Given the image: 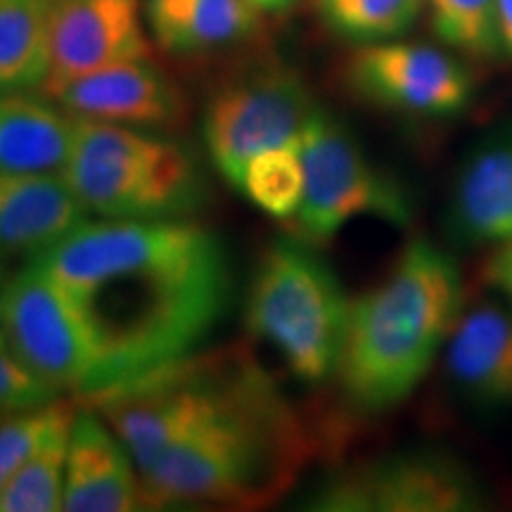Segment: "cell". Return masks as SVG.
<instances>
[{
    "label": "cell",
    "instance_id": "16",
    "mask_svg": "<svg viewBox=\"0 0 512 512\" xmlns=\"http://www.w3.org/2000/svg\"><path fill=\"white\" fill-rule=\"evenodd\" d=\"M446 368L475 401L512 403V313L494 304L460 313L446 342Z\"/></svg>",
    "mask_w": 512,
    "mask_h": 512
},
{
    "label": "cell",
    "instance_id": "20",
    "mask_svg": "<svg viewBox=\"0 0 512 512\" xmlns=\"http://www.w3.org/2000/svg\"><path fill=\"white\" fill-rule=\"evenodd\" d=\"M74 418L55 427L46 441L36 448L34 456L0 489V512L62 510L69 434H72Z\"/></svg>",
    "mask_w": 512,
    "mask_h": 512
},
{
    "label": "cell",
    "instance_id": "15",
    "mask_svg": "<svg viewBox=\"0 0 512 512\" xmlns=\"http://www.w3.org/2000/svg\"><path fill=\"white\" fill-rule=\"evenodd\" d=\"M451 226L465 245H503L512 238V131L486 140L463 164Z\"/></svg>",
    "mask_w": 512,
    "mask_h": 512
},
{
    "label": "cell",
    "instance_id": "21",
    "mask_svg": "<svg viewBox=\"0 0 512 512\" xmlns=\"http://www.w3.org/2000/svg\"><path fill=\"white\" fill-rule=\"evenodd\" d=\"M238 190L264 214L292 221L304 195L302 138L256 155L247 164Z\"/></svg>",
    "mask_w": 512,
    "mask_h": 512
},
{
    "label": "cell",
    "instance_id": "18",
    "mask_svg": "<svg viewBox=\"0 0 512 512\" xmlns=\"http://www.w3.org/2000/svg\"><path fill=\"white\" fill-rule=\"evenodd\" d=\"M76 119L62 107L29 98H0V174L62 171L74 145Z\"/></svg>",
    "mask_w": 512,
    "mask_h": 512
},
{
    "label": "cell",
    "instance_id": "23",
    "mask_svg": "<svg viewBox=\"0 0 512 512\" xmlns=\"http://www.w3.org/2000/svg\"><path fill=\"white\" fill-rule=\"evenodd\" d=\"M74 415L76 411L72 403L55 396L53 401L19 408L0 420V489L34 456V451L46 441L50 432L62 422L72 420Z\"/></svg>",
    "mask_w": 512,
    "mask_h": 512
},
{
    "label": "cell",
    "instance_id": "28",
    "mask_svg": "<svg viewBox=\"0 0 512 512\" xmlns=\"http://www.w3.org/2000/svg\"><path fill=\"white\" fill-rule=\"evenodd\" d=\"M247 3H252L254 8H259L264 12H283L290 8L294 0H247Z\"/></svg>",
    "mask_w": 512,
    "mask_h": 512
},
{
    "label": "cell",
    "instance_id": "9",
    "mask_svg": "<svg viewBox=\"0 0 512 512\" xmlns=\"http://www.w3.org/2000/svg\"><path fill=\"white\" fill-rule=\"evenodd\" d=\"M484 503L465 465L425 451L339 472L311 496V508L330 512H470Z\"/></svg>",
    "mask_w": 512,
    "mask_h": 512
},
{
    "label": "cell",
    "instance_id": "25",
    "mask_svg": "<svg viewBox=\"0 0 512 512\" xmlns=\"http://www.w3.org/2000/svg\"><path fill=\"white\" fill-rule=\"evenodd\" d=\"M55 392L29 373L0 332V411H19L55 399Z\"/></svg>",
    "mask_w": 512,
    "mask_h": 512
},
{
    "label": "cell",
    "instance_id": "4",
    "mask_svg": "<svg viewBox=\"0 0 512 512\" xmlns=\"http://www.w3.org/2000/svg\"><path fill=\"white\" fill-rule=\"evenodd\" d=\"M76 119L62 176L88 214L100 219H183L202 204L195 157L143 128Z\"/></svg>",
    "mask_w": 512,
    "mask_h": 512
},
{
    "label": "cell",
    "instance_id": "5",
    "mask_svg": "<svg viewBox=\"0 0 512 512\" xmlns=\"http://www.w3.org/2000/svg\"><path fill=\"white\" fill-rule=\"evenodd\" d=\"M351 299L332 268L299 238L275 240L256 266L247 328L304 382L337 373Z\"/></svg>",
    "mask_w": 512,
    "mask_h": 512
},
{
    "label": "cell",
    "instance_id": "11",
    "mask_svg": "<svg viewBox=\"0 0 512 512\" xmlns=\"http://www.w3.org/2000/svg\"><path fill=\"white\" fill-rule=\"evenodd\" d=\"M147 55L138 0H50L41 91L53 95L64 83Z\"/></svg>",
    "mask_w": 512,
    "mask_h": 512
},
{
    "label": "cell",
    "instance_id": "2",
    "mask_svg": "<svg viewBox=\"0 0 512 512\" xmlns=\"http://www.w3.org/2000/svg\"><path fill=\"white\" fill-rule=\"evenodd\" d=\"M309 448L271 380L256 368H230L214 413L140 472V505H259L297 477Z\"/></svg>",
    "mask_w": 512,
    "mask_h": 512
},
{
    "label": "cell",
    "instance_id": "14",
    "mask_svg": "<svg viewBox=\"0 0 512 512\" xmlns=\"http://www.w3.org/2000/svg\"><path fill=\"white\" fill-rule=\"evenodd\" d=\"M86 214L62 171L0 174V264L36 259L79 228Z\"/></svg>",
    "mask_w": 512,
    "mask_h": 512
},
{
    "label": "cell",
    "instance_id": "1",
    "mask_svg": "<svg viewBox=\"0 0 512 512\" xmlns=\"http://www.w3.org/2000/svg\"><path fill=\"white\" fill-rule=\"evenodd\" d=\"M36 261L91 337L98 375L88 399L195 356L233 285L219 235L185 219L83 221Z\"/></svg>",
    "mask_w": 512,
    "mask_h": 512
},
{
    "label": "cell",
    "instance_id": "6",
    "mask_svg": "<svg viewBox=\"0 0 512 512\" xmlns=\"http://www.w3.org/2000/svg\"><path fill=\"white\" fill-rule=\"evenodd\" d=\"M304 195L294 214V238L318 247L356 219L406 226L411 197L366 157L339 121L316 107L302 131Z\"/></svg>",
    "mask_w": 512,
    "mask_h": 512
},
{
    "label": "cell",
    "instance_id": "13",
    "mask_svg": "<svg viewBox=\"0 0 512 512\" xmlns=\"http://www.w3.org/2000/svg\"><path fill=\"white\" fill-rule=\"evenodd\" d=\"M140 505V472L131 451L100 415L76 413L69 434L62 510L131 512Z\"/></svg>",
    "mask_w": 512,
    "mask_h": 512
},
{
    "label": "cell",
    "instance_id": "17",
    "mask_svg": "<svg viewBox=\"0 0 512 512\" xmlns=\"http://www.w3.org/2000/svg\"><path fill=\"white\" fill-rule=\"evenodd\" d=\"M147 22L164 50L200 55L254 36L261 15L247 0H147Z\"/></svg>",
    "mask_w": 512,
    "mask_h": 512
},
{
    "label": "cell",
    "instance_id": "10",
    "mask_svg": "<svg viewBox=\"0 0 512 512\" xmlns=\"http://www.w3.org/2000/svg\"><path fill=\"white\" fill-rule=\"evenodd\" d=\"M347 76L375 105L422 117L456 114L472 93L463 64L420 43H368L351 55Z\"/></svg>",
    "mask_w": 512,
    "mask_h": 512
},
{
    "label": "cell",
    "instance_id": "27",
    "mask_svg": "<svg viewBox=\"0 0 512 512\" xmlns=\"http://www.w3.org/2000/svg\"><path fill=\"white\" fill-rule=\"evenodd\" d=\"M496 22L501 48L512 55V0H496Z\"/></svg>",
    "mask_w": 512,
    "mask_h": 512
},
{
    "label": "cell",
    "instance_id": "8",
    "mask_svg": "<svg viewBox=\"0 0 512 512\" xmlns=\"http://www.w3.org/2000/svg\"><path fill=\"white\" fill-rule=\"evenodd\" d=\"M0 332L17 361L55 394H93L98 361L91 337L67 294L36 259L0 285Z\"/></svg>",
    "mask_w": 512,
    "mask_h": 512
},
{
    "label": "cell",
    "instance_id": "22",
    "mask_svg": "<svg viewBox=\"0 0 512 512\" xmlns=\"http://www.w3.org/2000/svg\"><path fill=\"white\" fill-rule=\"evenodd\" d=\"M318 5L332 31L363 43L406 34L422 10V0H318Z\"/></svg>",
    "mask_w": 512,
    "mask_h": 512
},
{
    "label": "cell",
    "instance_id": "26",
    "mask_svg": "<svg viewBox=\"0 0 512 512\" xmlns=\"http://www.w3.org/2000/svg\"><path fill=\"white\" fill-rule=\"evenodd\" d=\"M489 278L503 294H508L512 302V238L498 245V252L489 266Z\"/></svg>",
    "mask_w": 512,
    "mask_h": 512
},
{
    "label": "cell",
    "instance_id": "12",
    "mask_svg": "<svg viewBox=\"0 0 512 512\" xmlns=\"http://www.w3.org/2000/svg\"><path fill=\"white\" fill-rule=\"evenodd\" d=\"M72 117L133 128L176 126L183 98L176 86L145 60H128L64 83L53 93Z\"/></svg>",
    "mask_w": 512,
    "mask_h": 512
},
{
    "label": "cell",
    "instance_id": "24",
    "mask_svg": "<svg viewBox=\"0 0 512 512\" xmlns=\"http://www.w3.org/2000/svg\"><path fill=\"white\" fill-rule=\"evenodd\" d=\"M430 10L434 31L451 48L477 57L501 50L496 0H430Z\"/></svg>",
    "mask_w": 512,
    "mask_h": 512
},
{
    "label": "cell",
    "instance_id": "7",
    "mask_svg": "<svg viewBox=\"0 0 512 512\" xmlns=\"http://www.w3.org/2000/svg\"><path fill=\"white\" fill-rule=\"evenodd\" d=\"M309 86L285 64H264L211 95L204 110V145L216 171L238 188L256 155L302 138L316 110Z\"/></svg>",
    "mask_w": 512,
    "mask_h": 512
},
{
    "label": "cell",
    "instance_id": "19",
    "mask_svg": "<svg viewBox=\"0 0 512 512\" xmlns=\"http://www.w3.org/2000/svg\"><path fill=\"white\" fill-rule=\"evenodd\" d=\"M50 0H0V88L41 86Z\"/></svg>",
    "mask_w": 512,
    "mask_h": 512
},
{
    "label": "cell",
    "instance_id": "3",
    "mask_svg": "<svg viewBox=\"0 0 512 512\" xmlns=\"http://www.w3.org/2000/svg\"><path fill=\"white\" fill-rule=\"evenodd\" d=\"M463 313L456 261L430 240H413L380 285L351 299L337 377L358 411H387L430 370Z\"/></svg>",
    "mask_w": 512,
    "mask_h": 512
}]
</instances>
